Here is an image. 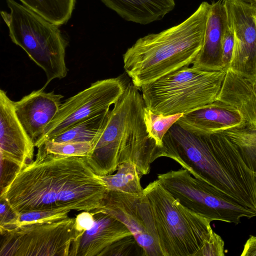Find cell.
<instances>
[{
    "instance_id": "obj_1",
    "label": "cell",
    "mask_w": 256,
    "mask_h": 256,
    "mask_svg": "<svg viewBox=\"0 0 256 256\" xmlns=\"http://www.w3.org/2000/svg\"><path fill=\"white\" fill-rule=\"evenodd\" d=\"M108 190L86 157L60 156L42 145L34 160L0 190L17 214L36 210L92 212L101 208Z\"/></svg>"
},
{
    "instance_id": "obj_2",
    "label": "cell",
    "mask_w": 256,
    "mask_h": 256,
    "mask_svg": "<svg viewBox=\"0 0 256 256\" xmlns=\"http://www.w3.org/2000/svg\"><path fill=\"white\" fill-rule=\"evenodd\" d=\"M160 156L256 212L255 172L223 132L196 134L174 124L163 138Z\"/></svg>"
},
{
    "instance_id": "obj_3",
    "label": "cell",
    "mask_w": 256,
    "mask_h": 256,
    "mask_svg": "<svg viewBox=\"0 0 256 256\" xmlns=\"http://www.w3.org/2000/svg\"><path fill=\"white\" fill-rule=\"evenodd\" d=\"M140 90L132 82L127 83L92 143L86 158L98 175L112 174L120 164L131 162L142 176L149 174L151 164L160 157L162 148L146 126V106Z\"/></svg>"
},
{
    "instance_id": "obj_4",
    "label": "cell",
    "mask_w": 256,
    "mask_h": 256,
    "mask_svg": "<svg viewBox=\"0 0 256 256\" xmlns=\"http://www.w3.org/2000/svg\"><path fill=\"white\" fill-rule=\"evenodd\" d=\"M210 4L202 2L182 22L139 38L122 56L124 68L138 88L192 64L203 44Z\"/></svg>"
},
{
    "instance_id": "obj_5",
    "label": "cell",
    "mask_w": 256,
    "mask_h": 256,
    "mask_svg": "<svg viewBox=\"0 0 256 256\" xmlns=\"http://www.w3.org/2000/svg\"><path fill=\"white\" fill-rule=\"evenodd\" d=\"M10 10L0 14L7 26L10 38L44 72L46 82L65 78L68 69L66 51L68 45L59 26L14 0H6Z\"/></svg>"
},
{
    "instance_id": "obj_6",
    "label": "cell",
    "mask_w": 256,
    "mask_h": 256,
    "mask_svg": "<svg viewBox=\"0 0 256 256\" xmlns=\"http://www.w3.org/2000/svg\"><path fill=\"white\" fill-rule=\"evenodd\" d=\"M144 192L163 256H196L213 231L211 221L183 206L158 179Z\"/></svg>"
},
{
    "instance_id": "obj_7",
    "label": "cell",
    "mask_w": 256,
    "mask_h": 256,
    "mask_svg": "<svg viewBox=\"0 0 256 256\" xmlns=\"http://www.w3.org/2000/svg\"><path fill=\"white\" fill-rule=\"evenodd\" d=\"M226 72L184 66L140 90L146 106L154 112L183 114L216 101Z\"/></svg>"
},
{
    "instance_id": "obj_8",
    "label": "cell",
    "mask_w": 256,
    "mask_h": 256,
    "mask_svg": "<svg viewBox=\"0 0 256 256\" xmlns=\"http://www.w3.org/2000/svg\"><path fill=\"white\" fill-rule=\"evenodd\" d=\"M157 179L184 206L209 220L238 224L242 218H250L256 212L192 176L185 169L158 174Z\"/></svg>"
},
{
    "instance_id": "obj_9",
    "label": "cell",
    "mask_w": 256,
    "mask_h": 256,
    "mask_svg": "<svg viewBox=\"0 0 256 256\" xmlns=\"http://www.w3.org/2000/svg\"><path fill=\"white\" fill-rule=\"evenodd\" d=\"M84 232L77 230L76 218L22 225L0 234V256H68Z\"/></svg>"
},
{
    "instance_id": "obj_10",
    "label": "cell",
    "mask_w": 256,
    "mask_h": 256,
    "mask_svg": "<svg viewBox=\"0 0 256 256\" xmlns=\"http://www.w3.org/2000/svg\"><path fill=\"white\" fill-rule=\"evenodd\" d=\"M126 84L122 76L98 80L66 99L34 144L35 147L39 148L46 140L82 121L109 111Z\"/></svg>"
},
{
    "instance_id": "obj_11",
    "label": "cell",
    "mask_w": 256,
    "mask_h": 256,
    "mask_svg": "<svg viewBox=\"0 0 256 256\" xmlns=\"http://www.w3.org/2000/svg\"><path fill=\"white\" fill-rule=\"evenodd\" d=\"M128 229L142 248L144 256H163L146 195L108 190L101 208Z\"/></svg>"
},
{
    "instance_id": "obj_12",
    "label": "cell",
    "mask_w": 256,
    "mask_h": 256,
    "mask_svg": "<svg viewBox=\"0 0 256 256\" xmlns=\"http://www.w3.org/2000/svg\"><path fill=\"white\" fill-rule=\"evenodd\" d=\"M234 34L228 70L256 82V6L244 0H223Z\"/></svg>"
},
{
    "instance_id": "obj_13",
    "label": "cell",
    "mask_w": 256,
    "mask_h": 256,
    "mask_svg": "<svg viewBox=\"0 0 256 256\" xmlns=\"http://www.w3.org/2000/svg\"><path fill=\"white\" fill-rule=\"evenodd\" d=\"M34 147L16 114L13 101L0 90V159L20 170L34 160Z\"/></svg>"
},
{
    "instance_id": "obj_14",
    "label": "cell",
    "mask_w": 256,
    "mask_h": 256,
    "mask_svg": "<svg viewBox=\"0 0 256 256\" xmlns=\"http://www.w3.org/2000/svg\"><path fill=\"white\" fill-rule=\"evenodd\" d=\"M44 89L42 87L13 101L16 114L34 144L58 112L64 97L54 91L46 92Z\"/></svg>"
},
{
    "instance_id": "obj_15",
    "label": "cell",
    "mask_w": 256,
    "mask_h": 256,
    "mask_svg": "<svg viewBox=\"0 0 256 256\" xmlns=\"http://www.w3.org/2000/svg\"><path fill=\"white\" fill-rule=\"evenodd\" d=\"M176 124L192 132L204 134L240 127L246 122L236 108L216 100L183 113Z\"/></svg>"
},
{
    "instance_id": "obj_16",
    "label": "cell",
    "mask_w": 256,
    "mask_h": 256,
    "mask_svg": "<svg viewBox=\"0 0 256 256\" xmlns=\"http://www.w3.org/2000/svg\"><path fill=\"white\" fill-rule=\"evenodd\" d=\"M90 212L94 224L72 242L68 256H100L114 242L132 234L123 223L111 214L97 210Z\"/></svg>"
},
{
    "instance_id": "obj_17",
    "label": "cell",
    "mask_w": 256,
    "mask_h": 256,
    "mask_svg": "<svg viewBox=\"0 0 256 256\" xmlns=\"http://www.w3.org/2000/svg\"><path fill=\"white\" fill-rule=\"evenodd\" d=\"M228 22L223 0L210 4L203 44L192 66L206 70H224L222 64V40Z\"/></svg>"
},
{
    "instance_id": "obj_18",
    "label": "cell",
    "mask_w": 256,
    "mask_h": 256,
    "mask_svg": "<svg viewBox=\"0 0 256 256\" xmlns=\"http://www.w3.org/2000/svg\"><path fill=\"white\" fill-rule=\"evenodd\" d=\"M216 100L236 108L246 125L256 128V82L228 70Z\"/></svg>"
},
{
    "instance_id": "obj_19",
    "label": "cell",
    "mask_w": 256,
    "mask_h": 256,
    "mask_svg": "<svg viewBox=\"0 0 256 256\" xmlns=\"http://www.w3.org/2000/svg\"><path fill=\"white\" fill-rule=\"evenodd\" d=\"M124 20L148 24L162 19L175 8V0H100Z\"/></svg>"
},
{
    "instance_id": "obj_20",
    "label": "cell",
    "mask_w": 256,
    "mask_h": 256,
    "mask_svg": "<svg viewBox=\"0 0 256 256\" xmlns=\"http://www.w3.org/2000/svg\"><path fill=\"white\" fill-rule=\"evenodd\" d=\"M22 4L60 26L71 18L76 0H19Z\"/></svg>"
},
{
    "instance_id": "obj_21",
    "label": "cell",
    "mask_w": 256,
    "mask_h": 256,
    "mask_svg": "<svg viewBox=\"0 0 256 256\" xmlns=\"http://www.w3.org/2000/svg\"><path fill=\"white\" fill-rule=\"evenodd\" d=\"M114 174L99 176L108 190L130 194L143 192L140 176L134 163L126 162L120 164Z\"/></svg>"
},
{
    "instance_id": "obj_22",
    "label": "cell",
    "mask_w": 256,
    "mask_h": 256,
    "mask_svg": "<svg viewBox=\"0 0 256 256\" xmlns=\"http://www.w3.org/2000/svg\"><path fill=\"white\" fill-rule=\"evenodd\" d=\"M109 111L82 121L48 140L58 142H90L92 144L99 136Z\"/></svg>"
},
{
    "instance_id": "obj_23",
    "label": "cell",
    "mask_w": 256,
    "mask_h": 256,
    "mask_svg": "<svg viewBox=\"0 0 256 256\" xmlns=\"http://www.w3.org/2000/svg\"><path fill=\"white\" fill-rule=\"evenodd\" d=\"M239 148L250 168L256 166V128L246 124L222 132Z\"/></svg>"
},
{
    "instance_id": "obj_24",
    "label": "cell",
    "mask_w": 256,
    "mask_h": 256,
    "mask_svg": "<svg viewBox=\"0 0 256 256\" xmlns=\"http://www.w3.org/2000/svg\"><path fill=\"white\" fill-rule=\"evenodd\" d=\"M182 114L164 116L156 114L146 106L144 120L147 130L157 144L162 148V140L170 128L176 122Z\"/></svg>"
},
{
    "instance_id": "obj_25",
    "label": "cell",
    "mask_w": 256,
    "mask_h": 256,
    "mask_svg": "<svg viewBox=\"0 0 256 256\" xmlns=\"http://www.w3.org/2000/svg\"><path fill=\"white\" fill-rule=\"evenodd\" d=\"M48 153L60 156L86 157L92 148L90 142H58L46 140L42 144Z\"/></svg>"
},
{
    "instance_id": "obj_26",
    "label": "cell",
    "mask_w": 256,
    "mask_h": 256,
    "mask_svg": "<svg viewBox=\"0 0 256 256\" xmlns=\"http://www.w3.org/2000/svg\"><path fill=\"white\" fill-rule=\"evenodd\" d=\"M144 256L142 248L132 235L124 236L104 250L100 256Z\"/></svg>"
},
{
    "instance_id": "obj_27",
    "label": "cell",
    "mask_w": 256,
    "mask_h": 256,
    "mask_svg": "<svg viewBox=\"0 0 256 256\" xmlns=\"http://www.w3.org/2000/svg\"><path fill=\"white\" fill-rule=\"evenodd\" d=\"M68 210H36L22 213L18 215L16 228L26 224L50 222L68 218Z\"/></svg>"
},
{
    "instance_id": "obj_28",
    "label": "cell",
    "mask_w": 256,
    "mask_h": 256,
    "mask_svg": "<svg viewBox=\"0 0 256 256\" xmlns=\"http://www.w3.org/2000/svg\"><path fill=\"white\" fill-rule=\"evenodd\" d=\"M224 242L214 230L206 240L196 256H224Z\"/></svg>"
},
{
    "instance_id": "obj_29",
    "label": "cell",
    "mask_w": 256,
    "mask_h": 256,
    "mask_svg": "<svg viewBox=\"0 0 256 256\" xmlns=\"http://www.w3.org/2000/svg\"><path fill=\"white\" fill-rule=\"evenodd\" d=\"M234 44V32L231 24L228 20L222 40V64L224 69L226 70L228 68L232 58Z\"/></svg>"
},
{
    "instance_id": "obj_30",
    "label": "cell",
    "mask_w": 256,
    "mask_h": 256,
    "mask_svg": "<svg viewBox=\"0 0 256 256\" xmlns=\"http://www.w3.org/2000/svg\"><path fill=\"white\" fill-rule=\"evenodd\" d=\"M0 233L16 228L18 215L11 208L6 200L0 198Z\"/></svg>"
},
{
    "instance_id": "obj_31",
    "label": "cell",
    "mask_w": 256,
    "mask_h": 256,
    "mask_svg": "<svg viewBox=\"0 0 256 256\" xmlns=\"http://www.w3.org/2000/svg\"><path fill=\"white\" fill-rule=\"evenodd\" d=\"M18 170L14 164L0 159V190L8 184Z\"/></svg>"
},
{
    "instance_id": "obj_32",
    "label": "cell",
    "mask_w": 256,
    "mask_h": 256,
    "mask_svg": "<svg viewBox=\"0 0 256 256\" xmlns=\"http://www.w3.org/2000/svg\"><path fill=\"white\" fill-rule=\"evenodd\" d=\"M94 218L90 212L83 211L76 217V227L78 230L84 232L92 226Z\"/></svg>"
},
{
    "instance_id": "obj_33",
    "label": "cell",
    "mask_w": 256,
    "mask_h": 256,
    "mask_svg": "<svg viewBox=\"0 0 256 256\" xmlns=\"http://www.w3.org/2000/svg\"><path fill=\"white\" fill-rule=\"evenodd\" d=\"M242 256H256V236H250L244 246Z\"/></svg>"
},
{
    "instance_id": "obj_34",
    "label": "cell",
    "mask_w": 256,
    "mask_h": 256,
    "mask_svg": "<svg viewBox=\"0 0 256 256\" xmlns=\"http://www.w3.org/2000/svg\"><path fill=\"white\" fill-rule=\"evenodd\" d=\"M256 6V0H244Z\"/></svg>"
},
{
    "instance_id": "obj_35",
    "label": "cell",
    "mask_w": 256,
    "mask_h": 256,
    "mask_svg": "<svg viewBox=\"0 0 256 256\" xmlns=\"http://www.w3.org/2000/svg\"><path fill=\"white\" fill-rule=\"evenodd\" d=\"M255 174H256V168H255Z\"/></svg>"
}]
</instances>
